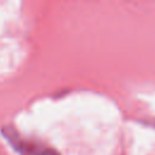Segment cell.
I'll return each mask as SVG.
<instances>
[{"label":"cell","instance_id":"obj_1","mask_svg":"<svg viewBox=\"0 0 155 155\" xmlns=\"http://www.w3.org/2000/svg\"><path fill=\"white\" fill-rule=\"evenodd\" d=\"M2 133L13 149H16L21 155H61L56 149L41 147L33 142L22 139L12 127H4Z\"/></svg>","mask_w":155,"mask_h":155}]
</instances>
